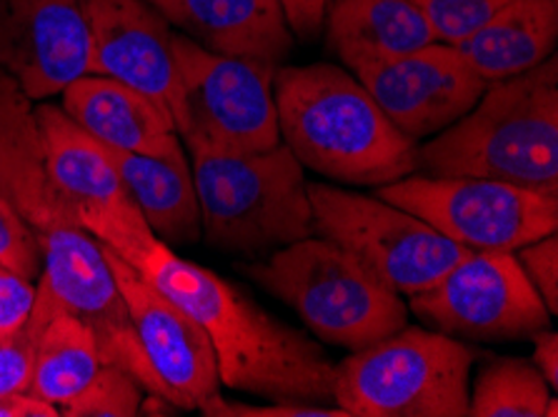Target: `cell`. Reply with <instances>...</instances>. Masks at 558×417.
I'll return each instance as SVG.
<instances>
[{
  "instance_id": "4dcf8cb0",
  "label": "cell",
  "mask_w": 558,
  "mask_h": 417,
  "mask_svg": "<svg viewBox=\"0 0 558 417\" xmlns=\"http://www.w3.org/2000/svg\"><path fill=\"white\" fill-rule=\"evenodd\" d=\"M531 343H534V363L536 370L544 376V380L548 382V388L558 390V333H554L551 328L541 330L534 338H531Z\"/></svg>"
},
{
  "instance_id": "4fadbf2b",
  "label": "cell",
  "mask_w": 558,
  "mask_h": 417,
  "mask_svg": "<svg viewBox=\"0 0 558 417\" xmlns=\"http://www.w3.org/2000/svg\"><path fill=\"white\" fill-rule=\"evenodd\" d=\"M356 78L384 115L413 143L434 138L476 106L486 81L456 46H428L361 71Z\"/></svg>"
},
{
  "instance_id": "7c38bea8",
  "label": "cell",
  "mask_w": 558,
  "mask_h": 417,
  "mask_svg": "<svg viewBox=\"0 0 558 417\" xmlns=\"http://www.w3.org/2000/svg\"><path fill=\"white\" fill-rule=\"evenodd\" d=\"M116 285L129 308L143 360L150 372V395L166 397L179 410H198L221 395L218 360L208 335L138 270L104 248Z\"/></svg>"
},
{
  "instance_id": "6da1fadb",
  "label": "cell",
  "mask_w": 558,
  "mask_h": 417,
  "mask_svg": "<svg viewBox=\"0 0 558 417\" xmlns=\"http://www.w3.org/2000/svg\"><path fill=\"white\" fill-rule=\"evenodd\" d=\"M81 225L198 322L214 345L221 385L268 403L336 405V365L324 347L231 280L181 258L154 235L131 195Z\"/></svg>"
},
{
  "instance_id": "44dd1931",
  "label": "cell",
  "mask_w": 558,
  "mask_h": 417,
  "mask_svg": "<svg viewBox=\"0 0 558 417\" xmlns=\"http://www.w3.org/2000/svg\"><path fill=\"white\" fill-rule=\"evenodd\" d=\"M558 0H509L459 53L486 83L521 75L556 56Z\"/></svg>"
},
{
  "instance_id": "9a60e30c",
  "label": "cell",
  "mask_w": 558,
  "mask_h": 417,
  "mask_svg": "<svg viewBox=\"0 0 558 417\" xmlns=\"http://www.w3.org/2000/svg\"><path fill=\"white\" fill-rule=\"evenodd\" d=\"M90 73L106 75L179 113L175 28L148 0H86Z\"/></svg>"
},
{
  "instance_id": "2e32d148",
  "label": "cell",
  "mask_w": 558,
  "mask_h": 417,
  "mask_svg": "<svg viewBox=\"0 0 558 417\" xmlns=\"http://www.w3.org/2000/svg\"><path fill=\"white\" fill-rule=\"evenodd\" d=\"M163 19L218 56L283 65L293 30L281 0H148Z\"/></svg>"
},
{
  "instance_id": "277c9868",
  "label": "cell",
  "mask_w": 558,
  "mask_h": 417,
  "mask_svg": "<svg viewBox=\"0 0 558 417\" xmlns=\"http://www.w3.org/2000/svg\"><path fill=\"white\" fill-rule=\"evenodd\" d=\"M416 173L558 195V58L488 83L466 115L416 148Z\"/></svg>"
},
{
  "instance_id": "5bb4252c",
  "label": "cell",
  "mask_w": 558,
  "mask_h": 417,
  "mask_svg": "<svg viewBox=\"0 0 558 417\" xmlns=\"http://www.w3.org/2000/svg\"><path fill=\"white\" fill-rule=\"evenodd\" d=\"M0 68L44 100L90 73L86 0H0Z\"/></svg>"
},
{
  "instance_id": "e0dca14e",
  "label": "cell",
  "mask_w": 558,
  "mask_h": 417,
  "mask_svg": "<svg viewBox=\"0 0 558 417\" xmlns=\"http://www.w3.org/2000/svg\"><path fill=\"white\" fill-rule=\"evenodd\" d=\"M63 110L100 146L154 158H181L185 148L166 108L106 75H81L61 93Z\"/></svg>"
},
{
  "instance_id": "5b68a950",
  "label": "cell",
  "mask_w": 558,
  "mask_h": 417,
  "mask_svg": "<svg viewBox=\"0 0 558 417\" xmlns=\"http://www.w3.org/2000/svg\"><path fill=\"white\" fill-rule=\"evenodd\" d=\"M183 146L210 248L260 260L316 235L306 173L283 140L268 150H235L185 135Z\"/></svg>"
},
{
  "instance_id": "603a6c76",
  "label": "cell",
  "mask_w": 558,
  "mask_h": 417,
  "mask_svg": "<svg viewBox=\"0 0 558 417\" xmlns=\"http://www.w3.org/2000/svg\"><path fill=\"white\" fill-rule=\"evenodd\" d=\"M554 390L523 357H488L469 395L466 417H546Z\"/></svg>"
},
{
  "instance_id": "f1b7e54d",
  "label": "cell",
  "mask_w": 558,
  "mask_h": 417,
  "mask_svg": "<svg viewBox=\"0 0 558 417\" xmlns=\"http://www.w3.org/2000/svg\"><path fill=\"white\" fill-rule=\"evenodd\" d=\"M38 335L23 328L13 340L0 343V395L28 393L36 365Z\"/></svg>"
},
{
  "instance_id": "8fae6325",
  "label": "cell",
  "mask_w": 558,
  "mask_h": 417,
  "mask_svg": "<svg viewBox=\"0 0 558 417\" xmlns=\"http://www.w3.org/2000/svg\"><path fill=\"white\" fill-rule=\"evenodd\" d=\"M181 103L175 133L198 135L235 150H268L281 143L274 78L278 65L218 56L175 30Z\"/></svg>"
},
{
  "instance_id": "f546056e",
  "label": "cell",
  "mask_w": 558,
  "mask_h": 417,
  "mask_svg": "<svg viewBox=\"0 0 558 417\" xmlns=\"http://www.w3.org/2000/svg\"><path fill=\"white\" fill-rule=\"evenodd\" d=\"M286 19L293 30V36L303 40H316L324 30L326 8L331 0H281Z\"/></svg>"
},
{
  "instance_id": "d6986e66",
  "label": "cell",
  "mask_w": 558,
  "mask_h": 417,
  "mask_svg": "<svg viewBox=\"0 0 558 417\" xmlns=\"http://www.w3.org/2000/svg\"><path fill=\"white\" fill-rule=\"evenodd\" d=\"M33 110L44 135L50 181L73 208L78 223L129 195L104 146L73 123L61 106L40 103Z\"/></svg>"
},
{
  "instance_id": "4316f807",
  "label": "cell",
  "mask_w": 558,
  "mask_h": 417,
  "mask_svg": "<svg viewBox=\"0 0 558 417\" xmlns=\"http://www.w3.org/2000/svg\"><path fill=\"white\" fill-rule=\"evenodd\" d=\"M519 258L523 272L531 280V285L536 287L541 301L548 308V312H558V235L548 233L538 237L534 243L521 245L519 250H513Z\"/></svg>"
},
{
  "instance_id": "7a4b0ae2",
  "label": "cell",
  "mask_w": 558,
  "mask_h": 417,
  "mask_svg": "<svg viewBox=\"0 0 558 417\" xmlns=\"http://www.w3.org/2000/svg\"><path fill=\"white\" fill-rule=\"evenodd\" d=\"M0 195L21 212L44 248L38 291L58 312L81 318L100 343L131 330L129 308L96 237L50 181L44 135L31 98L0 68Z\"/></svg>"
},
{
  "instance_id": "cb8c5ba5",
  "label": "cell",
  "mask_w": 558,
  "mask_h": 417,
  "mask_svg": "<svg viewBox=\"0 0 558 417\" xmlns=\"http://www.w3.org/2000/svg\"><path fill=\"white\" fill-rule=\"evenodd\" d=\"M143 403V388L131 372L118 365H100V370L75 395L71 403L61 407L63 417H133L138 415Z\"/></svg>"
},
{
  "instance_id": "7402d4cb",
  "label": "cell",
  "mask_w": 558,
  "mask_h": 417,
  "mask_svg": "<svg viewBox=\"0 0 558 417\" xmlns=\"http://www.w3.org/2000/svg\"><path fill=\"white\" fill-rule=\"evenodd\" d=\"M100 365L104 360H100L93 330L75 315L58 312L38 335L28 393L61 410L75 395L83 393Z\"/></svg>"
},
{
  "instance_id": "ffe728a7",
  "label": "cell",
  "mask_w": 558,
  "mask_h": 417,
  "mask_svg": "<svg viewBox=\"0 0 558 417\" xmlns=\"http://www.w3.org/2000/svg\"><path fill=\"white\" fill-rule=\"evenodd\" d=\"M104 150L156 237L171 248L201 241L203 223L189 152L181 158H154L106 146Z\"/></svg>"
},
{
  "instance_id": "1f68e13d",
  "label": "cell",
  "mask_w": 558,
  "mask_h": 417,
  "mask_svg": "<svg viewBox=\"0 0 558 417\" xmlns=\"http://www.w3.org/2000/svg\"><path fill=\"white\" fill-rule=\"evenodd\" d=\"M61 410L31 393L0 395V417H58Z\"/></svg>"
},
{
  "instance_id": "ba28073f",
  "label": "cell",
  "mask_w": 558,
  "mask_h": 417,
  "mask_svg": "<svg viewBox=\"0 0 558 417\" xmlns=\"http://www.w3.org/2000/svg\"><path fill=\"white\" fill-rule=\"evenodd\" d=\"M308 200L313 233L341 245L403 297L426 291L471 253L378 195L308 183Z\"/></svg>"
},
{
  "instance_id": "52a82bcc",
  "label": "cell",
  "mask_w": 558,
  "mask_h": 417,
  "mask_svg": "<svg viewBox=\"0 0 558 417\" xmlns=\"http://www.w3.org/2000/svg\"><path fill=\"white\" fill-rule=\"evenodd\" d=\"M476 360L463 340L405 322L336 365L333 403L351 417H466Z\"/></svg>"
},
{
  "instance_id": "d4e9b609",
  "label": "cell",
  "mask_w": 558,
  "mask_h": 417,
  "mask_svg": "<svg viewBox=\"0 0 558 417\" xmlns=\"http://www.w3.org/2000/svg\"><path fill=\"white\" fill-rule=\"evenodd\" d=\"M424 13L436 42L459 46L486 21H492L509 0H411Z\"/></svg>"
},
{
  "instance_id": "8992f818",
  "label": "cell",
  "mask_w": 558,
  "mask_h": 417,
  "mask_svg": "<svg viewBox=\"0 0 558 417\" xmlns=\"http://www.w3.org/2000/svg\"><path fill=\"white\" fill-rule=\"evenodd\" d=\"M239 270L299 315L313 335L361 351L409 322V305L359 258L320 235H308Z\"/></svg>"
},
{
  "instance_id": "83f0119b",
  "label": "cell",
  "mask_w": 558,
  "mask_h": 417,
  "mask_svg": "<svg viewBox=\"0 0 558 417\" xmlns=\"http://www.w3.org/2000/svg\"><path fill=\"white\" fill-rule=\"evenodd\" d=\"M38 287L33 280L0 266V343L13 340L28 322Z\"/></svg>"
},
{
  "instance_id": "30bf717a",
  "label": "cell",
  "mask_w": 558,
  "mask_h": 417,
  "mask_svg": "<svg viewBox=\"0 0 558 417\" xmlns=\"http://www.w3.org/2000/svg\"><path fill=\"white\" fill-rule=\"evenodd\" d=\"M405 305L421 326L473 343L531 340L554 318L515 253L506 250H471Z\"/></svg>"
},
{
  "instance_id": "9c48e42d",
  "label": "cell",
  "mask_w": 558,
  "mask_h": 417,
  "mask_svg": "<svg viewBox=\"0 0 558 417\" xmlns=\"http://www.w3.org/2000/svg\"><path fill=\"white\" fill-rule=\"evenodd\" d=\"M376 195L469 250L513 253L558 228V195L488 177L411 173Z\"/></svg>"
},
{
  "instance_id": "ac0fdd59",
  "label": "cell",
  "mask_w": 558,
  "mask_h": 417,
  "mask_svg": "<svg viewBox=\"0 0 558 417\" xmlns=\"http://www.w3.org/2000/svg\"><path fill=\"white\" fill-rule=\"evenodd\" d=\"M324 33L328 50L356 75L436 40L411 0H331Z\"/></svg>"
},
{
  "instance_id": "3957f363",
  "label": "cell",
  "mask_w": 558,
  "mask_h": 417,
  "mask_svg": "<svg viewBox=\"0 0 558 417\" xmlns=\"http://www.w3.org/2000/svg\"><path fill=\"white\" fill-rule=\"evenodd\" d=\"M281 140L303 168L341 185H388L416 173L418 143L396 127L343 65H278Z\"/></svg>"
},
{
  "instance_id": "484cf974",
  "label": "cell",
  "mask_w": 558,
  "mask_h": 417,
  "mask_svg": "<svg viewBox=\"0 0 558 417\" xmlns=\"http://www.w3.org/2000/svg\"><path fill=\"white\" fill-rule=\"evenodd\" d=\"M0 266L36 283L44 272V248L23 216L0 195Z\"/></svg>"
}]
</instances>
